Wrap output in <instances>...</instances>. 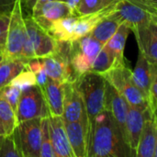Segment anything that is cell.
Masks as SVG:
<instances>
[{"mask_svg": "<svg viewBox=\"0 0 157 157\" xmlns=\"http://www.w3.org/2000/svg\"><path fill=\"white\" fill-rule=\"evenodd\" d=\"M40 157H53V150L49 128V117L42 119V139L40 150Z\"/></svg>", "mask_w": 157, "mask_h": 157, "instance_id": "obj_29", "label": "cell"}, {"mask_svg": "<svg viewBox=\"0 0 157 157\" xmlns=\"http://www.w3.org/2000/svg\"><path fill=\"white\" fill-rule=\"evenodd\" d=\"M17 124L15 111L10 105L0 97V137H7L13 134Z\"/></svg>", "mask_w": 157, "mask_h": 157, "instance_id": "obj_26", "label": "cell"}, {"mask_svg": "<svg viewBox=\"0 0 157 157\" xmlns=\"http://www.w3.org/2000/svg\"><path fill=\"white\" fill-rule=\"evenodd\" d=\"M62 118L64 122H76L87 120L84 101L75 81L64 83L63 112Z\"/></svg>", "mask_w": 157, "mask_h": 157, "instance_id": "obj_12", "label": "cell"}, {"mask_svg": "<svg viewBox=\"0 0 157 157\" xmlns=\"http://www.w3.org/2000/svg\"><path fill=\"white\" fill-rule=\"evenodd\" d=\"M121 24H122L121 20L111 12L98 23L89 35L104 46L115 34Z\"/></svg>", "mask_w": 157, "mask_h": 157, "instance_id": "obj_23", "label": "cell"}, {"mask_svg": "<svg viewBox=\"0 0 157 157\" xmlns=\"http://www.w3.org/2000/svg\"><path fill=\"white\" fill-rule=\"evenodd\" d=\"M64 2L67 4V6H68L69 8L71 9L73 15L77 16V15H76V7H77L78 4H79L80 0H64Z\"/></svg>", "mask_w": 157, "mask_h": 157, "instance_id": "obj_39", "label": "cell"}, {"mask_svg": "<svg viewBox=\"0 0 157 157\" xmlns=\"http://www.w3.org/2000/svg\"><path fill=\"white\" fill-rule=\"evenodd\" d=\"M46 75L61 83L74 82L77 79L69 58V41H58L54 52L40 58Z\"/></svg>", "mask_w": 157, "mask_h": 157, "instance_id": "obj_6", "label": "cell"}, {"mask_svg": "<svg viewBox=\"0 0 157 157\" xmlns=\"http://www.w3.org/2000/svg\"><path fill=\"white\" fill-rule=\"evenodd\" d=\"M153 13L157 14V0H129Z\"/></svg>", "mask_w": 157, "mask_h": 157, "instance_id": "obj_36", "label": "cell"}, {"mask_svg": "<svg viewBox=\"0 0 157 157\" xmlns=\"http://www.w3.org/2000/svg\"><path fill=\"white\" fill-rule=\"evenodd\" d=\"M2 61H3V55H2V53H0V63H2Z\"/></svg>", "mask_w": 157, "mask_h": 157, "instance_id": "obj_41", "label": "cell"}, {"mask_svg": "<svg viewBox=\"0 0 157 157\" xmlns=\"http://www.w3.org/2000/svg\"><path fill=\"white\" fill-rule=\"evenodd\" d=\"M102 7V0H80L76 7V15H87L96 12Z\"/></svg>", "mask_w": 157, "mask_h": 157, "instance_id": "obj_34", "label": "cell"}, {"mask_svg": "<svg viewBox=\"0 0 157 157\" xmlns=\"http://www.w3.org/2000/svg\"><path fill=\"white\" fill-rule=\"evenodd\" d=\"M154 115H156V113H153L150 109L143 111L129 106L125 121L126 142L133 153H135L138 146L145 121Z\"/></svg>", "mask_w": 157, "mask_h": 157, "instance_id": "obj_14", "label": "cell"}, {"mask_svg": "<svg viewBox=\"0 0 157 157\" xmlns=\"http://www.w3.org/2000/svg\"><path fill=\"white\" fill-rule=\"evenodd\" d=\"M112 115L103 110L89 127L87 157H134Z\"/></svg>", "mask_w": 157, "mask_h": 157, "instance_id": "obj_1", "label": "cell"}, {"mask_svg": "<svg viewBox=\"0 0 157 157\" xmlns=\"http://www.w3.org/2000/svg\"><path fill=\"white\" fill-rule=\"evenodd\" d=\"M149 109L153 113H156L157 107V65H152V79L148 97Z\"/></svg>", "mask_w": 157, "mask_h": 157, "instance_id": "obj_33", "label": "cell"}, {"mask_svg": "<svg viewBox=\"0 0 157 157\" xmlns=\"http://www.w3.org/2000/svg\"><path fill=\"white\" fill-rule=\"evenodd\" d=\"M49 128L53 157H76L67 139L62 117H49Z\"/></svg>", "mask_w": 157, "mask_h": 157, "instance_id": "obj_17", "label": "cell"}, {"mask_svg": "<svg viewBox=\"0 0 157 157\" xmlns=\"http://www.w3.org/2000/svg\"><path fill=\"white\" fill-rule=\"evenodd\" d=\"M25 67L34 74L35 78H36L37 86L40 88H42L45 86L46 82H47L48 76L46 75V74H45V72L43 70V67H42V64L40 63V59L29 60L27 62Z\"/></svg>", "mask_w": 157, "mask_h": 157, "instance_id": "obj_31", "label": "cell"}, {"mask_svg": "<svg viewBox=\"0 0 157 157\" xmlns=\"http://www.w3.org/2000/svg\"><path fill=\"white\" fill-rule=\"evenodd\" d=\"M9 85H12L14 86H17V88H19L21 91L37 85L36 84V78L34 74L29 71V69H27L26 67L10 82Z\"/></svg>", "mask_w": 157, "mask_h": 157, "instance_id": "obj_30", "label": "cell"}, {"mask_svg": "<svg viewBox=\"0 0 157 157\" xmlns=\"http://www.w3.org/2000/svg\"><path fill=\"white\" fill-rule=\"evenodd\" d=\"M39 1H53V0H21V3H22V5H24L26 10L30 13L34 5ZM57 1H64V0H57Z\"/></svg>", "mask_w": 157, "mask_h": 157, "instance_id": "obj_38", "label": "cell"}, {"mask_svg": "<svg viewBox=\"0 0 157 157\" xmlns=\"http://www.w3.org/2000/svg\"><path fill=\"white\" fill-rule=\"evenodd\" d=\"M73 15L71 9L64 1H39L37 2L30 16L35 22L44 30L48 31L52 24L63 17Z\"/></svg>", "mask_w": 157, "mask_h": 157, "instance_id": "obj_10", "label": "cell"}, {"mask_svg": "<svg viewBox=\"0 0 157 157\" xmlns=\"http://www.w3.org/2000/svg\"><path fill=\"white\" fill-rule=\"evenodd\" d=\"M102 76L125 98L130 107L143 111L149 109L148 99L133 83L132 71L125 64L112 67Z\"/></svg>", "mask_w": 157, "mask_h": 157, "instance_id": "obj_4", "label": "cell"}, {"mask_svg": "<svg viewBox=\"0 0 157 157\" xmlns=\"http://www.w3.org/2000/svg\"><path fill=\"white\" fill-rule=\"evenodd\" d=\"M117 1L118 0L112 1L109 5H107L106 6L100 8L99 10L96 12H93L87 15L78 16V19H77V22L74 30L73 40L89 34L102 18L107 17L109 14H110L114 10Z\"/></svg>", "mask_w": 157, "mask_h": 157, "instance_id": "obj_20", "label": "cell"}, {"mask_svg": "<svg viewBox=\"0 0 157 157\" xmlns=\"http://www.w3.org/2000/svg\"><path fill=\"white\" fill-rule=\"evenodd\" d=\"M105 109L112 115L126 141L125 121L129 109V104L125 98L108 82H106Z\"/></svg>", "mask_w": 157, "mask_h": 157, "instance_id": "obj_16", "label": "cell"}, {"mask_svg": "<svg viewBox=\"0 0 157 157\" xmlns=\"http://www.w3.org/2000/svg\"><path fill=\"white\" fill-rule=\"evenodd\" d=\"M156 115H154L144 122L134 157H156Z\"/></svg>", "mask_w": 157, "mask_h": 157, "instance_id": "obj_19", "label": "cell"}, {"mask_svg": "<svg viewBox=\"0 0 157 157\" xmlns=\"http://www.w3.org/2000/svg\"><path fill=\"white\" fill-rule=\"evenodd\" d=\"M115 63V58L111 52L104 45L95 58L89 72L103 75L110 70Z\"/></svg>", "mask_w": 157, "mask_h": 157, "instance_id": "obj_27", "label": "cell"}, {"mask_svg": "<svg viewBox=\"0 0 157 157\" xmlns=\"http://www.w3.org/2000/svg\"><path fill=\"white\" fill-rule=\"evenodd\" d=\"M64 130L71 145V148L76 157H87L89 125L87 120H82L76 122H64Z\"/></svg>", "mask_w": 157, "mask_h": 157, "instance_id": "obj_15", "label": "cell"}, {"mask_svg": "<svg viewBox=\"0 0 157 157\" xmlns=\"http://www.w3.org/2000/svg\"><path fill=\"white\" fill-rule=\"evenodd\" d=\"M106 82L102 75L92 72H86L75 80L84 101L89 127L94 119L105 110Z\"/></svg>", "mask_w": 157, "mask_h": 157, "instance_id": "obj_2", "label": "cell"}, {"mask_svg": "<svg viewBox=\"0 0 157 157\" xmlns=\"http://www.w3.org/2000/svg\"><path fill=\"white\" fill-rule=\"evenodd\" d=\"M40 90L45 98L50 117H62L63 112L64 83L48 77L45 86Z\"/></svg>", "mask_w": 157, "mask_h": 157, "instance_id": "obj_18", "label": "cell"}, {"mask_svg": "<svg viewBox=\"0 0 157 157\" xmlns=\"http://www.w3.org/2000/svg\"><path fill=\"white\" fill-rule=\"evenodd\" d=\"M0 157H23L14 133L0 137Z\"/></svg>", "mask_w": 157, "mask_h": 157, "instance_id": "obj_28", "label": "cell"}, {"mask_svg": "<svg viewBox=\"0 0 157 157\" xmlns=\"http://www.w3.org/2000/svg\"><path fill=\"white\" fill-rule=\"evenodd\" d=\"M28 61L18 59H4L0 63V88L7 86L25 68Z\"/></svg>", "mask_w": 157, "mask_h": 157, "instance_id": "obj_25", "label": "cell"}, {"mask_svg": "<svg viewBox=\"0 0 157 157\" xmlns=\"http://www.w3.org/2000/svg\"><path fill=\"white\" fill-rule=\"evenodd\" d=\"M132 31L135 35L139 51L151 64L157 65V21L139 26Z\"/></svg>", "mask_w": 157, "mask_h": 157, "instance_id": "obj_13", "label": "cell"}, {"mask_svg": "<svg viewBox=\"0 0 157 157\" xmlns=\"http://www.w3.org/2000/svg\"><path fill=\"white\" fill-rule=\"evenodd\" d=\"M24 22L26 26V37L21 52V58L29 61L52 54L56 49L57 40L41 29L30 15L24 17Z\"/></svg>", "mask_w": 157, "mask_h": 157, "instance_id": "obj_3", "label": "cell"}, {"mask_svg": "<svg viewBox=\"0 0 157 157\" xmlns=\"http://www.w3.org/2000/svg\"><path fill=\"white\" fill-rule=\"evenodd\" d=\"M16 116L17 123L34 119L50 117L45 98L40 88L37 85L21 91Z\"/></svg>", "mask_w": 157, "mask_h": 157, "instance_id": "obj_8", "label": "cell"}, {"mask_svg": "<svg viewBox=\"0 0 157 157\" xmlns=\"http://www.w3.org/2000/svg\"><path fill=\"white\" fill-rule=\"evenodd\" d=\"M9 18H10V12L0 14V49L2 50V52L4 50L5 43H6Z\"/></svg>", "mask_w": 157, "mask_h": 157, "instance_id": "obj_35", "label": "cell"}, {"mask_svg": "<svg viewBox=\"0 0 157 157\" xmlns=\"http://www.w3.org/2000/svg\"><path fill=\"white\" fill-rule=\"evenodd\" d=\"M112 1H114V0H102V6H103V7L106 6L107 5H109V4L111 3Z\"/></svg>", "mask_w": 157, "mask_h": 157, "instance_id": "obj_40", "label": "cell"}, {"mask_svg": "<svg viewBox=\"0 0 157 157\" xmlns=\"http://www.w3.org/2000/svg\"><path fill=\"white\" fill-rule=\"evenodd\" d=\"M78 16L71 15L54 21L47 31L58 41H72Z\"/></svg>", "mask_w": 157, "mask_h": 157, "instance_id": "obj_24", "label": "cell"}, {"mask_svg": "<svg viewBox=\"0 0 157 157\" xmlns=\"http://www.w3.org/2000/svg\"><path fill=\"white\" fill-rule=\"evenodd\" d=\"M103 45L89 34L69 41V58L76 77L89 72Z\"/></svg>", "mask_w": 157, "mask_h": 157, "instance_id": "obj_7", "label": "cell"}, {"mask_svg": "<svg viewBox=\"0 0 157 157\" xmlns=\"http://www.w3.org/2000/svg\"><path fill=\"white\" fill-rule=\"evenodd\" d=\"M14 134L23 157H40L42 119H34L18 123Z\"/></svg>", "mask_w": 157, "mask_h": 157, "instance_id": "obj_9", "label": "cell"}, {"mask_svg": "<svg viewBox=\"0 0 157 157\" xmlns=\"http://www.w3.org/2000/svg\"><path fill=\"white\" fill-rule=\"evenodd\" d=\"M15 0H0V14L10 12Z\"/></svg>", "mask_w": 157, "mask_h": 157, "instance_id": "obj_37", "label": "cell"}, {"mask_svg": "<svg viewBox=\"0 0 157 157\" xmlns=\"http://www.w3.org/2000/svg\"><path fill=\"white\" fill-rule=\"evenodd\" d=\"M152 65L144 53L139 51L136 65L133 71H132V78L135 86L148 99L149 89L152 79Z\"/></svg>", "mask_w": 157, "mask_h": 157, "instance_id": "obj_21", "label": "cell"}, {"mask_svg": "<svg viewBox=\"0 0 157 157\" xmlns=\"http://www.w3.org/2000/svg\"><path fill=\"white\" fill-rule=\"evenodd\" d=\"M0 53H2V50L0 49Z\"/></svg>", "mask_w": 157, "mask_h": 157, "instance_id": "obj_42", "label": "cell"}, {"mask_svg": "<svg viewBox=\"0 0 157 157\" xmlns=\"http://www.w3.org/2000/svg\"><path fill=\"white\" fill-rule=\"evenodd\" d=\"M131 29L124 23L121 24L115 34L109 40L105 46L111 52L115 58L114 66H119L124 63V49L126 40L129 36ZM113 66V67H114Z\"/></svg>", "mask_w": 157, "mask_h": 157, "instance_id": "obj_22", "label": "cell"}, {"mask_svg": "<svg viewBox=\"0 0 157 157\" xmlns=\"http://www.w3.org/2000/svg\"><path fill=\"white\" fill-rule=\"evenodd\" d=\"M112 13L126 24L131 30L153 21H157V14L153 13L129 0H118Z\"/></svg>", "mask_w": 157, "mask_h": 157, "instance_id": "obj_11", "label": "cell"}, {"mask_svg": "<svg viewBox=\"0 0 157 157\" xmlns=\"http://www.w3.org/2000/svg\"><path fill=\"white\" fill-rule=\"evenodd\" d=\"M20 94H21V90L12 85H7L0 88V97L3 98L10 105V107L13 109L15 113L17 110Z\"/></svg>", "mask_w": 157, "mask_h": 157, "instance_id": "obj_32", "label": "cell"}, {"mask_svg": "<svg viewBox=\"0 0 157 157\" xmlns=\"http://www.w3.org/2000/svg\"><path fill=\"white\" fill-rule=\"evenodd\" d=\"M26 37L23 6L21 0H15L10 11L6 39L2 55L4 59L21 58V52Z\"/></svg>", "mask_w": 157, "mask_h": 157, "instance_id": "obj_5", "label": "cell"}]
</instances>
